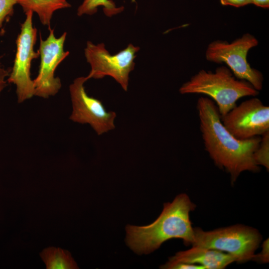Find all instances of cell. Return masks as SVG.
I'll list each match as a JSON object with an SVG mask.
<instances>
[{
	"mask_svg": "<svg viewBox=\"0 0 269 269\" xmlns=\"http://www.w3.org/2000/svg\"><path fill=\"white\" fill-rule=\"evenodd\" d=\"M16 4L17 0H0V28L12 16Z\"/></svg>",
	"mask_w": 269,
	"mask_h": 269,
	"instance_id": "obj_16",
	"label": "cell"
},
{
	"mask_svg": "<svg viewBox=\"0 0 269 269\" xmlns=\"http://www.w3.org/2000/svg\"><path fill=\"white\" fill-rule=\"evenodd\" d=\"M234 262H236L235 258L226 253L193 246L189 250L177 253L160 268L170 269L177 264H188L200 265L207 269H222Z\"/></svg>",
	"mask_w": 269,
	"mask_h": 269,
	"instance_id": "obj_11",
	"label": "cell"
},
{
	"mask_svg": "<svg viewBox=\"0 0 269 269\" xmlns=\"http://www.w3.org/2000/svg\"><path fill=\"white\" fill-rule=\"evenodd\" d=\"M40 256L47 269H76L78 267L69 252L60 248L48 247Z\"/></svg>",
	"mask_w": 269,
	"mask_h": 269,
	"instance_id": "obj_13",
	"label": "cell"
},
{
	"mask_svg": "<svg viewBox=\"0 0 269 269\" xmlns=\"http://www.w3.org/2000/svg\"><path fill=\"white\" fill-rule=\"evenodd\" d=\"M195 206L186 194L177 195L171 203L164 204L161 213L151 224L145 226L128 225L126 244L139 255L149 254L165 241L174 238L183 240L186 245H192L194 228L189 214Z\"/></svg>",
	"mask_w": 269,
	"mask_h": 269,
	"instance_id": "obj_2",
	"label": "cell"
},
{
	"mask_svg": "<svg viewBox=\"0 0 269 269\" xmlns=\"http://www.w3.org/2000/svg\"><path fill=\"white\" fill-rule=\"evenodd\" d=\"M1 56H0V96L7 85V78L10 70L5 68L1 62Z\"/></svg>",
	"mask_w": 269,
	"mask_h": 269,
	"instance_id": "obj_18",
	"label": "cell"
},
{
	"mask_svg": "<svg viewBox=\"0 0 269 269\" xmlns=\"http://www.w3.org/2000/svg\"><path fill=\"white\" fill-rule=\"evenodd\" d=\"M99 6L103 7L105 14L108 16L118 14L124 10L123 6L117 7L112 0H83L77 9V15H93L97 12Z\"/></svg>",
	"mask_w": 269,
	"mask_h": 269,
	"instance_id": "obj_14",
	"label": "cell"
},
{
	"mask_svg": "<svg viewBox=\"0 0 269 269\" xmlns=\"http://www.w3.org/2000/svg\"><path fill=\"white\" fill-rule=\"evenodd\" d=\"M25 13L26 17L21 24L20 31L16 39V49L12 69L7 82L15 85L17 102L21 103L34 96L33 80L31 78V66L33 60L39 57L34 51L37 30L32 23L33 11Z\"/></svg>",
	"mask_w": 269,
	"mask_h": 269,
	"instance_id": "obj_5",
	"label": "cell"
},
{
	"mask_svg": "<svg viewBox=\"0 0 269 269\" xmlns=\"http://www.w3.org/2000/svg\"><path fill=\"white\" fill-rule=\"evenodd\" d=\"M139 50L138 46L130 43L119 53L111 55L103 43L94 44L88 41L84 50L87 62L91 68L87 76L88 79H102L109 76L127 91L129 74L134 68V60Z\"/></svg>",
	"mask_w": 269,
	"mask_h": 269,
	"instance_id": "obj_7",
	"label": "cell"
},
{
	"mask_svg": "<svg viewBox=\"0 0 269 269\" xmlns=\"http://www.w3.org/2000/svg\"><path fill=\"white\" fill-rule=\"evenodd\" d=\"M269 239L266 240L263 243L262 250L258 255H255L253 260L262 263L269 262Z\"/></svg>",
	"mask_w": 269,
	"mask_h": 269,
	"instance_id": "obj_17",
	"label": "cell"
},
{
	"mask_svg": "<svg viewBox=\"0 0 269 269\" xmlns=\"http://www.w3.org/2000/svg\"><path fill=\"white\" fill-rule=\"evenodd\" d=\"M179 91L181 94L208 96L216 102L221 117L236 107L240 98L255 97L259 93L247 81L236 79L230 70L225 66L218 68L214 73L200 71L184 83Z\"/></svg>",
	"mask_w": 269,
	"mask_h": 269,
	"instance_id": "obj_3",
	"label": "cell"
},
{
	"mask_svg": "<svg viewBox=\"0 0 269 269\" xmlns=\"http://www.w3.org/2000/svg\"><path fill=\"white\" fill-rule=\"evenodd\" d=\"M251 3L263 8L269 7V0H251Z\"/></svg>",
	"mask_w": 269,
	"mask_h": 269,
	"instance_id": "obj_20",
	"label": "cell"
},
{
	"mask_svg": "<svg viewBox=\"0 0 269 269\" xmlns=\"http://www.w3.org/2000/svg\"><path fill=\"white\" fill-rule=\"evenodd\" d=\"M260 144L253 154L254 161L257 165L269 169V131L264 134Z\"/></svg>",
	"mask_w": 269,
	"mask_h": 269,
	"instance_id": "obj_15",
	"label": "cell"
},
{
	"mask_svg": "<svg viewBox=\"0 0 269 269\" xmlns=\"http://www.w3.org/2000/svg\"><path fill=\"white\" fill-rule=\"evenodd\" d=\"M258 44V40L249 33L245 34L231 43L216 40L208 45L206 58L216 63H225L237 79L247 81L260 91L263 87V74L252 68L247 59L249 50Z\"/></svg>",
	"mask_w": 269,
	"mask_h": 269,
	"instance_id": "obj_6",
	"label": "cell"
},
{
	"mask_svg": "<svg viewBox=\"0 0 269 269\" xmlns=\"http://www.w3.org/2000/svg\"><path fill=\"white\" fill-rule=\"evenodd\" d=\"M194 234L193 246L226 253L240 263L253 259L255 251L262 240L259 232L255 229L241 225L211 231L196 228H194Z\"/></svg>",
	"mask_w": 269,
	"mask_h": 269,
	"instance_id": "obj_4",
	"label": "cell"
},
{
	"mask_svg": "<svg viewBox=\"0 0 269 269\" xmlns=\"http://www.w3.org/2000/svg\"><path fill=\"white\" fill-rule=\"evenodd\" d=\"M49 33L45 40L40 34L39 48L38 50L40 59L38 73L33 80L34 96L47 99L55 95L61 88L59 78L55 77V71L58 66L69 55L68 51H64V45L67 32L56 37L54 30L48 27Z\"/></svg>",
	"mask_w": 269,
	"mask_h": 269,
	"instance_id": "obj_8",
	"label": "cell"
},
{
	"mask_svg": "<svg viewBox=\"0 0 269 269\" xmlns=\"http://www.w3.org/2000/svg\"><path fill=\"white\" fill-rule=\"evenodd\" d=\"M86 77L76 78L69 86L72 112L69 118L74 122L89 124L97 134L101 135L115 128L116 114L108 112L102 102L89 96L84 86Z\"/></svg>",
	"mask_w": 269,
	"mask_h": 269,
	"instance_id": "obj_9",
	"label": "cell"
},
{
	"mask_svg": "<svg viewBox=\"0 0 269 269\" xmlns=\"http://www.w3.org/2000/svg\"><path fill=\"white\" fill-rule=\"evenodd\" d=\"M197 109L205 149L215 164L230 174L232 182L243 171L260 170L253 154L261 137L240 140L234 137L223 125L217 106L209 98H199Z\"/></svg>",
	"mask_w": 269,
	"mask_h": 269,
	"instance_id": "obj_1",
	"label": "cell"
},
{
	"mask_svg": "<svg viewBox=\"0 0 269 269\" xmlns=\"http://www.w3.org/2000/svg\"><path fill=\"white\" fill-rule=\"evenodd\" d=\"M223 5H231L236 7L244 6L251 3V0H220Z\"/></svg>",
	"mask_w": 269,
	"mask_h": 269,
	"instance_id": "obj_19",
	"label": "cell"
},
{
	"mask_svg": "<svg viewBox=\"0 0 269 269\" xmlns=\"http://www.w3.org/2000/svg\"><path fill=\"white\" fill-rule=\"evenodd\" d=\"M225 128L236 138L250 139L269 131V107L257 98L236 106L221 117Z\"/></svg>",
	"mask_w": 269,
	"mask_h": 269,
	"instance_id": "obj_10",
	"label": "cell"
},
{
	"mask_svg": "<svg viewBox=\"0 0 269 269\" xmlns=\"http://www.w3.org/2000/svg\"><path fill=\"white\" fill-rule=\"evenodd\" d=\"M17 4L24 13L31 10L38 16L41 23L48 27L54 12L58 10L71 7L66 0H17Z\"/></svg>",
	"mask_w": 269,
	"mask_h": 269,
	"instance_id": "obj_12",
	"label": "cell"
}]
</instances>
